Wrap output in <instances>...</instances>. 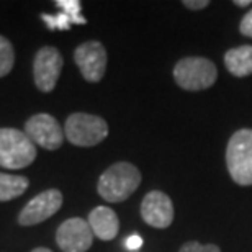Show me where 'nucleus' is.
<instances>
[{
	"label": "nucleus",
	"instance_id": "obj_11",
	"mask_svg": "<svg viewBox=\"0 0 252 252\" xmlns=\"http://www.w3.org/2000/svg\"><path fill=\"white\" fill-rule=\"evenodd\" d=\"M141 216L144 223L156 229H165L174 221V203L167 193L160 190H153L143 198Z\"/></svg>",
	"mask_w": 252,
	"mask_h": 252
},
{
	"label": "nucleus",
	"instance_id": "obj_20",
	"mask_svg": "<svg viewBox=\"0 0 252 252\" xmlns=\"http://www.w3.org/2000/svg\"><path fill=\"white\" fill-rule=\"evenodd\" d=\"M141 246H143V238L138 236V234H131L129 238L125 241V248L128 251H131V252H136L141 248Z\"/></svg>",
	"mask_w": 252,
	"mask_h": 252
},
{
	"label": "nucleus",
	"instance_id": "obj_3",
	"mask_svg": "<svg viewBox=\"0 0 252 252\" xmlns=\"http://www.w3.org/2000/svg\"><path fill=\"white\" fill-rule=\"evenodd\" d=\"M229 175L239 185H252V129H238L226 148Z\"/></svg>",
	"mask_w": 252,
	"mask_h": 252
},
{
	"label": "nucleus",
	"instance_id": "obj_14",
	"mask_svg": "<svg viewBox=\"0 0 252 252\" xmlns=\"http://www.w3.org/2000/svg\"><path fill=\"white\" fill-rule=\"evenodd\" d=\"M28 179L23 175H10L0 172V203L23 195L28 189Z\"/></svg>",
	"mask_w": 252,
	"mask_h": 252
},
{
	"label": "nucleus",
	"instance_id": "obj_12",
	"mask_svg": "<svg viewBox=\"0 0 252 252\" xmlns=\"http://www.w3.org/2000/svg\"><path fill=\"white\" fill-rule=\"evenodd\" d=\"M89 226L94 236L102 241H112L118 236L120 220L117 213L108 206H97L89 215Z\"/></svg>",
	"mask_w": 252,
	"mask_h": 252
},
{
	"label": "nucleus",
	"instance_id": "obj_19",
	"mask_svg": "<svg viewBox=\"0 0 252 252\" xmlns=\"http://www.w3.org/2000/svg\"><path fill=\"white\" fill-rule=\"evenodd\" d=\"M239 30L244 36L252 38V10H249V12L244 15L243 22H241V25H239Z\"/></svg>",
	"mask_w": 252,
	"mask_h": 252
},
{
	"label": "nucleus",
	"instance_id": "obj_21",
	"mask_svg": "<svg viewBox=\"0 0 252 252\" xmlns=\"http://www.w3.org/2000/svg\"><path fill=\"white\" fill-rule=\"evenodd\" d=\"M184 5L190 10H201L208 7L210 2L208 0H184Z\"/></svg>",
	"mask_w": 252,
	"mask_h": 252
},
{
	"label": "nucleus",
	"instance_id": "obj_22",
	"mask_svg": "<svg viewBox=\"0 0 252 252\" xmlns=\"http://www.w3.org/2000/svg\"><path fill=\"white\" fill-rule=\"evenodd\" d=\"M251 3H252V0H234L236 7H249Z\"/></svg>",
	"mask_w": 252,
	"mask_h": 252
},
{
	"label": "nucleus",
	"instance_id": "obj_2",
	"mask_svg": "<svg viewBox=\"0 0 252 252\" xmlns=\"http://www.w3.org/2000/svg\"><path fill=\"white\" fill-rule=\"evenodd\" d=\"M36 159V146L23 131L0 128V165L5 169H25Z\"/></svg>",
	"mask_w": 252,
	"mask_h": 252
},
{
	"label": "nucleus",
	"instance_id": "obj_4",
	"mask_svg": "<svg viewBox=\"0 0 252 252\" xmlns=\"http://www.w3.org/2000/svg\"><path fill=\"white\" fill-rule=\"evenodd\" d=\"M64 134L70 144L92 148L108 136V123L102 117L90 113H72L65 120Z\"/></svg>",
	"mask_w": 252,
	"mask_h": 252
},
{
	"label": "nucleus",
	"instance_id": "obj_10",
	"mask_svg": "<svg viewBox=\"0 0 252 252\" xmlns=\"http://www.w3.org/2000/svg\"><path fill=\"white\" fill-rule=\"evenodd\" d=\"M56 243L63 252H87L94 244V233L89 221L69 218L58 228Z\"/></svg>",
	"mask_w": 252,
	"mask_h": 252
},
{
	"label": "nucleus",
	"instance_id": "obj_6",
	"mask_svg": "<svg viewBox=\"0 0 252 252\" xmlns=\"http://www.w3.org/2000/svg\"><path fill=\"white\" fill-rule=\"evenodd\" d=\"M64 65V58L54 46H43L34 56L33 61V77L38 90L49 94L56 89Z\"/></svg>",
	"mask_w": 252,
	"mask_h": 252
},
{
	"label": "nucleus",
	"instance_id": "obj_17",
	"mask_svg": "<svg viewBox=\"0 0 252 252\" xmlns=\"http://www.w3.org/2000/svg\"><path fill=\"white\" fill-rule=\"evenodd\" d=\"M43 22L48 25L49 30H70V25H72V20H70L65 13H59V15H48L43 13L41 15Z\"/></svg>",
	"mask_w": 252,
	"mask_h": 252
},
{
	"label": "nucleus",
	"instance_id": "obj_8",
	"mask_svg": "<svg viewBox=\"0 0 252 252\" xmlns=\"http://www.w3.org/2000/svg\"><path fill=\"white\" fill-rule=\"evenodd\" d=\"M63 200V193L58 189L41 191L23 206V210L18 215V223L22 226H34L43 223L61 210Z\"/></svg>",
	"mask_w": 252,
	"mask_h": 252
},
{
	"label": "nucleus",
	"instance_id": "obj_7",
	"mask_svg": "<svg viewBox=\"0 0 252 252\" xmlns=\"http://www.w3.org/2000/svg\"><path fill=\"white\" fill-rule=\"evenodd\" d=\"M25 134L33 141L34 146L56 151L64 143V129L53 115L38 113L25 123Z\"/></svg>",
	"mask_w": 252,
	"mask_h": 252
},
{
	"label": "nucleus",
	"instance_id": "obj_1",
	"mask_svg": "<svg viewBox=\"0 0 252 252\" xmlns=\"http://www.w3.org/2000/svg\"><path fill=\"white\" fill-rule=\"evenodd\" d=\"M141 172L131 162L112 164L100 175L97 191L108 203H120L128 200L141 185Z\"/></svg>",
	"mask_w": 252,
	"mask_h": 252
},
{
	"label": "nucleus",
	"instance_id": "obj_23",
	"mask_svg": "<svg viewBox=\"0 0 252 252\" xmlns=\"http://www.w3.org/2000/svg\"><path fill=\"white\" fill-rule=\"evenodd\" d=\"M32 252H53V251H49L48 248H36V249H33Z\"/></svg>",
	"mask_w": 252,
	"mask_h": 252
},
{
	"label": "nucleus",
	"instance_id": "obj_18",
	"mask_svg": "<svg viewBox=\"0 0 252 252\" xmlns=\"http://www.w3.org/2000/svg\"><path fill=\"white\" fill-rule=\"evenodd\" d=\"M179 252H221L216 244H200L198 241H190L185 243Z\"/></svg>",
	"mask_w": 252,
	"mask_h": 252
},
{
	"label": "nucleus",
	"instance_id": "obj_15",
	"mask_svg": "<svg viewBox=\"0 0 252 252\" xmlns=\"http://www.w3.org/2000/svg\"><path fill=\"white\" fill-rule=\"evenodd\" d=\"M13 64H15L13 44L0 34V77H5V75L12 72Z\"/></svg>",
	"mask_w": 252,
	"mask_h": 252
},
{
	"label": "nucleus",
	"instance_id": "obj_9",
	"mask_svg": "<svg viewBox=\"0 0 252 252\" xmlns=\"http://www.w3.org/2000/svg\"><path fill=\"white\" fill-rule=\"evenodd\" d=\"M74 61L87 82H100L107 70V49L100 41H87L75 48Z\"/></svg>",
	"mask_w": 252,
	"mask_h": 252
},
{
	"label": "nucleus",
	"instance_id": "obj_5",
	"mask_svg": "<svg viewBox=\"0 0 252 252\" xmlns=\"http://www.w3.org/2000/svg\"><path fill=\"white\" fill-rule=\"evenodd\" d=\"M174 79L184 90L198 92L211 87L216 82L218 70L206 58H184L175 64Z\"/></svg>",
	"mask_w": 252,
	"mask_h": 252
},
{
	"label": "nucleus",
	"instance_id": "obj_13",
	"mask_svg": "<svg viewBox=\"0 0 252 252\" xmlns=\"http://www.w3.org/2000/svg\"><path fill=\"white\" fill-rule=\"evenodd\" d=\"M224 64L234 77H248L252 74V46L244 44L226 51Z\"/></svg>",
	"mask_w": 252,
	"mask_h": 252
},
{
	"label": "nucleus",
	"instance_id": "obj_16",
	"mask_svg": "<svg viewBox=\"0 0 252 252\" xmlns=\"http://www.w3.org/2000/svg\"><path fill=\"white\" fill-rule=\"evenodd\" d=\"M56 5L59 8H63V13H65L67 17L72 20V23L75 25H85L87 20H85L82 15H80V2L79 0H56Z\"/></svg>",
	"mask_w": 252,
	"mask_h": 252
}]
</instances>
